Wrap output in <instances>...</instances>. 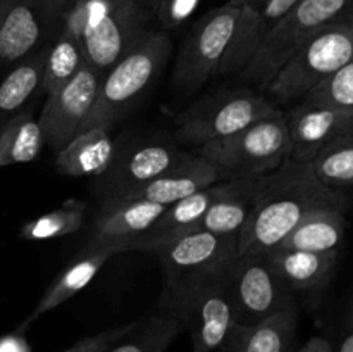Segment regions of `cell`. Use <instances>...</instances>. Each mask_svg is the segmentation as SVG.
<instances>
[{
    "mask_svg": "<svg viewBox=\"0 0 353 352\" xmlns=\"http://www.w3.org/2000/svg\"><path fill=\"white\" fill-rule=\"evenodd\" d=\"M350 207L343 190L326 186L309 162L286 159L271 175L262 176L254 211L238 237V254H268L314 209Z\"/></svg>",
    "mask_w": 353,
    "mask_h": 352,
    "instance_id": "cell-1",
    "label": "cell"
},
{
    "mask_svg": "<svg viewBox=\"0 0 353 352\" xmlns=\"http://www.w3.org/2000/svg\"><path fill=\"white\" fill-rule=\"evenodd\" d=\"M172 50L164 30H145L103 75L99 95L81 130H109L164 71Z\"/></svg>",
    "mask_w": 353,
    "mask_h": 352,
    "instance_id": "cell-2",
    "label": "cell"
},
{
    "mask_svg": "<svg viewBox=\"0 0 353 352\" xmlns=\"http://www.w3.org/2000/svg\"><path fill=\"white\" fill-rule=\"evenodd\" d=\"M134 0H71L62 28L81 41L88 64L105 75L147 28Z\"/></svg>",
    "mask_w": 353,
    "mask_h": 352,
    "instance_id": "cell-3",
    "label": "cell"
},
{
    "mask_svg": "<svg viewBox=\"0 0 353 352\" xmlns=\"http://www.w3.org/2000/svg\"><path fill=\"white\" fill-rule=\"evenodd\" d=\"M196 154L216 168L221 182L271 175L292 154L283 109L230 137L200 145Z\"/></svg>",
    "mask_w": 353,
    "mask_h": 352,
    "instance_id": "cell-4",
    "label": "cell"
},
{
    "mask_svg": "<svg viewBox=\"0 0 353 352\" xmlns=\"http://www.w3.org/2000/svg\"><path fill=\"white\" fill-rule=\"evenodd\" d=\"M353 59V9L317 31L272 78L264 93L276 106L300 102Z\"/></svg>",
    "mask_w": 353,
    "mask_h": 352,
    "instance_id": "cell-5",
    "label": "cell"
},
{
    "mask_svg": "<svg viewBox=\"0 0 353 352\" xmlns=\"http://www.w3.org/2000/svg\"><path fill=\"white\" fill-rule=\"evenodd\" d=\"M352 2L353 0H300L278 21L236 78L257 86L264 93L279 69L317 31L347 14Z\"/></svg>",
    "mask_w": 353,
    "mask_h": 352,
    "instance_id": "cell-6",
    "label": "cell"
},
{
    "mask_svg": "<svg viewBox=\"0 0 353 352\" xmlns=\"http://www.w3.org/2000/svg\"><path fill=\"white\" fill-rule=\"evenodd\" d=\"M164 269L161 311L171 313L190 289L231 266L238 255V238L221 237L203 230H192L150 251Z\"/></svg>",
    "mask_w": 353,
    "mask_h": 352,
    "instance_id": "cell-7",
    "label": "cell"
},
{
    "mask_svg": "<svg viewBox=\"0 0 353 352\" xmlns=\"http://www.w3.org/2000/svg\"><path fill=\"white\" fill-rule=\"evenodd\" d=\"M240 12L241 0H230L196 21L179 47L172 69L176 92L193 95L219 76Z\"/></svg>",
    "mask_w": 353,
    "mask_h": 352,
    "instance_id": "cell-8",
    "label": "cell"
},
{
    "mask_svg": "<svg viewBox=\"0 0 353 352\" xmlns=\"http://www.w3.org/2000/svg\"><path fill=\"white\" fill-rule=\"evenodd\" d=\"M279 107L250 88H224L203 97L176 119V138L200 145L219 140L274 114Z\"/></svg>",
    "mask_w": 353,
    "mask_h": 352,
    "instance_id": "cell-9",
    "label": "cell"
},
{
    "mask_svg": "<svg viewBox=\"0 0 353 352\" xmlns=\"http://www.w3.org/2000/svg\"><path fill=\"white\" fill-rule=\"evenodd\" d=\"M236 324H257L296 307L295 293L281 282L265 254H238L228 269Z\"/></svg>",
    "mask_w": 353,
    "mask_h": 352,
    "instance_id": "cell-10",
    "label": "cell"
},
{
    "mask_svg": "<svg viewBox=\"0 0 353 352\" xmlns=\"http://www.w3.org/2000/svg\"><path fill=\"white\" fill-rule=\"evenodd\" d=\"M228 269L196 283L169 313L185 324L192 338V352L219 351L236 324L228 286Z\"/></svg>",
    "mask_w": 353,
    "mask_h": 352,
    "instance_id": "cell-11",
    "label": "cell"
},
{
    "mask_svg": "<svg viewBox=\"0 0 353 352\" xmlns=\"http://www.w3.org/2000/svg\"><path fill=\"white\" fill-rule=\"evenodd\" d=\"M69 6L71 0H16L0 26V72L50 43Z\"/></svg>",
    "mask_w": 353,
    "mask_h": 352,
    "instance_id": "cell-12",
    "label": "cell"
},
{
    "mask_svg": "<svg viewBox=\"0 0 353 352\" xmlns=\"http://www.w3.org/2000/svg\"><path fill=\"white\" fill-rule=\"evenodd\" d=\"M102 78L103 72L85 61L69 81L47 95L38 123L43 141L55 154L79 133L99 95Z\"/></svg>",
    "mask_w": 353,
    "mask_h": 352,
    "instance_id": "cell-13",
    "label": "cell"
},
{
    "mask_svg": "<svg viewBox=\"0 0 353 352\" xmlns=\"http://www.w3.org/2000/svg\"><path fill=\"white\" fill-rule=\"evenodd\" d=\"M283 116L292 141L290 159L300 162H310L327 144L353 133V109L300 100L292 109L283 110Z\"/></svg>",
    "mask_w": 353,
    "mask_h": 352,
    "instance_id": "cell-14",
    "label": "cell"
},
{
    "mask_svg": "<svg viewBox=\"0 0 353 352\" xmlns=\"http://www.w3.org/2000/svg\"><path fill=\"white\" fill-rule=\"evenodd\" d=\"M186 155V152L171 144L138 145L130 148L123 157H114L109 168L99 175L97 188L103 199L128 195L178 164Z\"/></svg>",
    "mask_w": 353,
    "mask_h": 352,
    "instance_id": "cell-15",
    "label": "cell"
},
{
    "mask_svg": "<svg viewBox=\"0 0 353 352\" xmlns=\"http://www.w3.org/2000/svg\"><path fill=\"white\" fill-rule=\"evenodd\" d=\"M128 252L126 244H107V242H90L64 269L61 275L50 283L43 295L40 297L34 309L26 316V320L17 326L16 331L24 333L34 321L40 320L47 313L54 311L61 304L68 302L71 297L81 292L102 269L109 259L116 254Z\"/></svg>",
    "mask_w": 353,
    "mask_h": 352,
    "instance_id": "cell-16",
    "label": "cell"
},
{
    "mask_svg": "<svg viewBox=\"0 0 353 352\" xmlns=\"http://www.w3.org/2000/svg\"><path fill=\"white\" fill-rule=\"evenodd\" d=\"M299 2L300 0H241L240 17L219 76H236L278 21Z\"/></svg>",
    "mask_w": 353,
    "mask_h": 352,
    "instance_id": "cell-17",
    "label": "cell"
},
{
    "mask_svg": "<svg viewBox=\"0 0 353 352\" xmlns=\"http://www.w3.org/2000/svg\"><path fill=\"white\" fill-rule=\"evenodd\" d=\"M165 209L168 206L137 197L103 199L93 217L90 242L128 244L147 233Z\"/></svg>",
    "mask_w": 353,
    "mask_h": 352,
    "instance_id": "cell-18",
    "label": "cell"
},
{
    "mask_svg": "<svg viewBox=\"0 0 353 352\" xmlns=\"http://www.w3.org/2000/svg\"><path fill=\"white\" fill-rule=\"evenodd\" d=\"M233 186L231 182H217L207 188L199 190L185 199L168 206L157 223L145 235L128 242V252H150L157 245L172 240L186 231L196 230L200 219L205 216L212 204H216L228 190Z\"/></svg>",
    "mask_w": 353,
    "mask_h": 352,
    "instance_id": "cell-19",
    "label": "cell"
},
{
    "mask_svg": "<svg viewBox=\"0 0 353 352\" xmlns=\"http://www.w3.org/2000/svg\"><path fill=\"white\" fill-rule=\"evenodd\" d=\"M217 182L221 179L216 168L195 152V154L186 155L178 164L169 168L152 182L138 186L123 197H137V199L150 200L162 206H171Z\"/></svg>",
    "mask_w": 353,
    "mask_h": 352,
    "instance_id": "cell-20",
    "label": "cell"
},
{
    "mask_svg": "<svg viewBox=\"0 0 353 352\" xmlns=\"http://www.w3.org/2000/svg\"><path fill=\"white\" fill-rule=\"evenodd\" d=\"M265 255L276 275L293 293H310L330 285L340 259V251L307 252L272 248Z\"/></svg>",
    "mask_w": 353,
    "mask_h": 352,
    "instance_id": "cell-21",
    "label": "cell"
},
{
    "mask_svg": "<svg viewBox=\"0 0 353 352\" xmlns=\"http://www.w3.org/2000/svg\"><path fill=\"white\" fill-rule=\"evenodd\" d=\"M299 307L257 324H234L221 352H295Z\"/></svg>",
    "mask_w": 353,
    "mask_h": 352,
    "instance_id": "cell-22",
    "label": "cell"
},
{
    "mask_svg": "<svg viewBox=\"0 0 353 352\" xmlns=\"http://www.w3.org/2000/svg\"><path fill=\"white\" fill-rule=\"evenodd\" d=\"M116 157L109 130L93 128L79 131L55 155V169L62 176H99Z\"/></svg>",
    "mask_w": 353,
    "mask_h": 352,
    "instance_id": "cell-23",
    "label": "cell"
},
{
    "mask_svg": "<svg viewBox=\"0 0 353 352\" xmlns=\"http://www.w3.org/2000/svg\"><path fill=\"white\" fill-rule=\"evenodd\" d=\"M347 230V209L319 207L310 211L276 248L307 252L340 251Z\"/></svg>",
    "mask_w": 353,
    "mask_h": 352,
    "instance_id": "cell-24",
    "label": "cell"
},
{
    "mask_svg": "<svg viewBox=\"0 0 353 352\" xmlns=\"http://www.w3.org/2000/svg\"><path fill=\"white\" fill-rule=\"evenodd\" d=\"M261 183L262 178L233 179V186L210 206L196 228L221 237H240L254 211Z\"/></svg>",
    "mask_w": 353,
    "mask_h": 352,
    "instance_id": "cell-25",
    "label": "cell"
},
{
    "mask_svg": "<svg viewBox=\"0 0 353 352\" xmlns=\"http://www.w3.org/2000/svg\"><path fill=\"white\" fill-rule=\"evenodd\" d=\"M45 64V48L14 64L0 83V128L26 107L38 93Z\"/></svg>",
    "mask_w": 353,
    "mask_h": 352,
    "instance_id": "cell-26",
    "label": "cell"
},
{
    "mask_svg": "<svg viewBox=\"0 0 353 352\" xmlns=\"http://www.w3.org/2000/svg\"><path fill=\"white\" fill-rule=\"evenodd\" d=\"M43 145V133L33 107L19 110L0 128V168L34 161Z\"/></svg>",
    "mask_w": 353,
    "mask_h": 352,
    "instance_id": "cell-27",
    "label": "cell"
},
{
    "mask_svg": "<svg viewBox=\"0 0 353 352\" xmlns=\"http://www.w3.org/2000/svg\"><path fill=\"white\" fill-rule=\"evenodd\" d=\"M185 331V324L172 314L157 313L137 320V324L107 352H165Z\"/></svg>",
    "mask_w": 353,
    "mask_h": 352,
    "instance_id": "cell-28",
    "label": "cell"
},
{
    "mask_svg": "<svg viewBox=\"0 0 353 352\" xmlns=\"http://www.w3.org/2000/svg\"><path fill=\"white\" fill-rule=\"evenodd\" d=\"M85 62L81 41L65 28H61L57 37L45 48V64L38 93H52L72 78Z\"/></svg>",
    "mask_w": 353,
    "mask_h": 352,
    "instance_id": "cell-29",
    "label": "cell"
},
{
    "mask_svg": "<svg viewBox=\"0 0 353 352\" xmlns=\"http://www.w3.org/2000/svg\"><path fill=\"white\" fill-rule=\"evenodd\" d=\"M321 183L334 190L353 186V133L343 135L321 148L309 162Z\"/></svg>",
    "mask_w": 353,
    "mask_h": 352,
    "instance_id": "cell-30",
    "label": "cell"
},
{
    "mask_svg": "<svg viewBox=\"0 0 353 352\" xmlns=\"http://www.w3.org/2000/svg\"><path fill=\"white\" fill-rule=\"evenodd\" d=\"M86 207L88 206L83 200H68L59 209L41 214L24 224L19 231V237L30 242H40L76 233L85 224Z\"/></svg>",
    "mask_w": 353,
    "mask_h": 352,
    "instance_id": "cell-31",
    "label": "cell"
},
{
    "mask_svg": "<svg viewBox=\"0 0 353 352\" xmlns=\"http://www.w3.org/2000/svg\"><path fill=\"white\" fill-rule=\"evenodd\" d=\"M303 100L321 106L353 109V59L338 69L333 76L317 85Z\"/></svg>",
    "mask_w": 353,
    "mask_h": 352,
    "instance_id": "cell-32",
    "label": "cell"
},
{
    "mask_svg": "<svg viewBox=\"0 0 353 352\" xmlns=\"http://www.w3.org/2000/svg\"><path fill=\"white\" fill-rule=\"evenodd\" d=\"M134 324H137V321L119 324V326L107 328V330L99 331V333L81 338V340L76 342L74 345L65 349L64 352H107L117 340H121Z\"/></svg>",
    "mask_w": 353,
    "mask_h": 352,
    "instance_id": "cell-33",
    "label": "cell"
},
{
    "mask_svg": "<svg viewBox=\"0 0 353 352\" xmlns=\"http://www.w3.org/2000/svg\"><path fill=\"white\" fill-rule=\"evenodd\" d=\"M200 0H159L155 17L162 24V30L178 28L195 12Z\"/></svg>",
    "mask_w": 353,
    "mask_h": 352,
    "instance_id": "cell-34",
    "label": "cell"
},
{
    "mask_svg": "<svg viewBox=\"0 0 353 352\" xmlns=\"http://www.w3.org/2000/svg\"><path fill=\"white\" fill-rule=\"evenodd\" d=\"M333 347L334 352H353V299L350 300V306L347 307L340 333H338V342L333 344Z\"/></svg>",
    "mask_w": 353,
    "mask_h": 352,
    "instance_id": "cell-35",
    "label": "cell"
},
{
    "mask_svg": "<svg viewBox=\"0 0 353 352\" xmlns=\"http://www.w3.org/2000/svg\"><path fill=\"white\" fill-rule=\"evenodd\" d=\"M0 352H31L26 338L19 331L0 337Z\"/></svg>",
    "mask_w": 353,
    "mask_h": 352,
    "instance_id": "cell-36",
    "label": "cell"
},
{
    "mask_svg": "<svg viewBox=\"0 0 353 352\" xmlns=\"http://www.w3.org/2000/svg\"><path fill=\"white\" fill-rule=\"evenodd\" d=\"M295 352H334V347L333 342L327 340L326 337L316 335V337H310L303 345L296 347Z\"/></svg>",
    "mask_w": 353,
    "mask_h": 352,
    "instance_id": "cell-37",
    "label": "cell"
},
{
    "mask_svg": "<svg viewBox=\"0 0 353 352\" xmlns=\"http://www.w3.org/2000/svg\"><path fill=\"white\" fill-rule=\"evenodd\" d=\"M134 2H137V6L140 7V9L143 10L148 17L155 16V9H157L159 0H134Z\"/></svg>",
    "mask_w": 353,
    "mask_h": 352,
    "instance_id": "cell-38",
    "label": "cell"
},
{
    "mask_svg": "<svg viewBox=\"0 0 353 352\" xmlns=\"http://www.w3.org/2000/svg\"><path fill=\"white\" fill-rule=\"evenodd\" d=\"M14 3H16V0H0V26H2L3 19L7 17L9 10L12 9Z\"/></svg>",
    "mask_w": 353,
    "mask_h": 352,
    "instance_id": "cell-39",
    "label": "cell"
},
{
    "mask_svg": "<svg viewBox=\"0 0 353 352\" xmlns=\"http://www.w3.org/2000/svg\"><path fill=\"white\" fill-rule=\"evenodd\" d=\"M352 9H353V2H352Z\"/></svg>",
    "mask_w": 353,
    "mask_h": 352,
    "instance_id": "cell-40",
    "label": "cell"
}]
</instances>
